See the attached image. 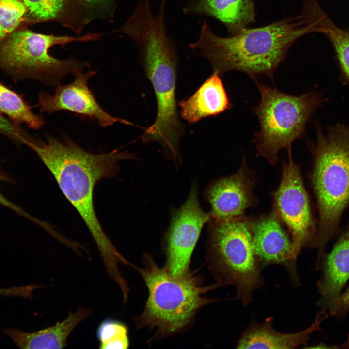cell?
I'll list each match as a JSON object with an SVG mask.
<instances>
[{"mask_svg": "<svg viewBox=\"0 0 349 349\" xmlns=\"http://www.w3.org/2000/svg\"><path fill=\"white\" fill-rule=\"evenodd\" d=\"M54 177L63 195L79 214L91 234L110 275L117 274L119 264L127 262L104 231L94 205V190L101 180L116 177L119 162L137 159L135 154L117 149L94 154L67 136L60 141L51 136L46 142L33 138L25 142Z\"/></svg>", "mask_w": 349, "mask_h": 349, "instance_id": "6da1fadb", "label": "cell"}, {"mask_svg": "<svg viewBox=\"0 0 349 349\" xmlns=\"http://www.w3.org/2000/svg\"><path fill=\"white\" fill-rule=\"evenodd\" d=\"M314 32L317 29L303 10L296 16L262 27L246 28L228 37L216 35L205 21L198 39L189 47L206 59L213 72L220 75L236 70L254 79L260 76L272 78L291 45Z\"/></svg>", "mask_w": 349, "mask_h": 349, "instance_id": "7a4b0ae2", "label": "cell"}, {"mask_svg": "<svg viewBox=\"0 0 349 349\" xmlns=\"http://www.w3.org/2000/svg\"><path fill=\"white\" fill-rule=\"evenodd\" d=\"M132 40L136 44L144 73L151 83L157 101L154 122L145 131V143H159L167 159L179 162V141L185 127L177 111L176 85L178 55L174 41L163 24L152 23L138 29Z\"/></svg>", "mask_w": 349, "mask_h": 349, "instance_id": "3957f363", "label": "cell"}, {"mask_svg": "<svg viewBox=\"0 0 349 349\" xmlns=\"http://www.w3.org/2000/svg\"><path fill=\"white\" fill-rule=\"evenodd\" d=\"M142 260V267L131 266L143 277L148 295L142 313L133 319L137 328L153 331L154 339L185 331L203 306L217 301L207 298L206 293L223 286L217 282L205 286L200 277L191 271L182 277L174 276L146 253Z\"/></svg>", "mask_w": 349, "mask_h": 349, "instance_id": "277c9868", "label": "cell"}, {"mask_svg": "<svg viewBox=\"0 0 349 349\" xmlns=\"http://www.w3.org/2000/svg\"><path fill=\"white\" fill-rule=\"evenodd\" d=\"M316 129V142L309 147L314 159L312 184L319 214L315 245L320 259L349 205V126L337 123L324 132L317 125Z\"/></svg>", "mask_w": 349, "mask_h": 349, "instance_id": "5b68a950", "label": "cell"}, {"mask_svg": "<svg viewBox=\"0 0 349 349\" xmlns=\"http://www.w3.org/2000/svg\"><path fill=\"white\" fill-rule=\"evenodd\" d=\"M206 259L209 268L223 286H233L244 306L264 285L262 269L253 241V220L243 215L229 220L208 221Z\"/></svg>", "mask_w": 349, "mask_h": 349, "instance_id": "8992f818", "label": "cell"}, {"mask_svg": "<svg viewBox=\"0 0 349 349\" xmlns=\"http://www.w3.org/2000/svg\"><path fill=\"white\" fill-rule=\"evenodd\" d=\"M100 37L95 33L78 36L45 34L20 28L0 41V69L15 83L33 79L56 86L67 74L73 75L90 64L72 58L57 59L49 54V49L55 45L86 43Z\"/></svg>", "mask_w": 349, "mask_h": 349, "instance_id": "52a82bcc", "label": "cell"}, {"mask_svg": "<svg viewBox=\"0 0 349 349\" xmlns=\"http://www.w3.org/2000/svg\"><path fill=\"white\" fill-rule=\"evenodd\" d=\"M256 84L261 99L253 111L260 129L253 142L258 154L274 165L279 151L291 148L293 142L304 135L307 122L325 101L315 90L294 96L257 81Z\"/></svg>", "mask_w": 349, "mask_h": 349, "instance_id": "ba28073f", "label": "cell"}, {"mask_svg": "<svg viewBox=\"0 0 349 349\" xmlns=\"http://www.w3.org/2000/svg\"><path fill=\"white\" fill-rule=\"evenodd\" d=\"M287 150L288 159L283 164L280 184L272 195L274 211L291 233L290 261L297 269L301 250L316 245L317 232L300 168L293 159L291 149Z\"/></svg>", "mask_w": 349, "mask_h": 349, "instance_id": "9c48e42d", "label": "cell"}, {"mask_svg": "<svg viewBox=\"0 0 349 349\" xmlns=\"http://www.w3.org/2000/svg\"><path fill=\"white\" fill-rule=\"evenodd\" d=\"M209 213L203 210L198 201L197 186L193 184L184 204L172 214L164 239L165 268L174 276L189 274L192 254Z\"/></svg>", "mask_w": 349, "mask_h": 349, "instance_id": "30bf717a", "label": "cell"}, {"mask_svg": "<svg viewBox=\"0 0 349 349\" xmlns=\"http://www.w3.org/2000/svg\"><path fill=\"white\" fill-rule=\"evenodd\" d=\"M82 71L73 74L75 78L70 83L56 86L53 95L40 92L37 104L40 112L51 114L59 111H67L95 119L103 127L112 126L116 122L132 125L126 120L111 116L101 107L87 84L88 79L96 75L97 71L89 69L83 73Z\"/></svg>", "mask_w": 349, "mask_h": 349, "instance_id": "8fae6325", "label": "cell"}, {"mask_svg": "<svg viewBox=\"0 0 349 349\" xmlns=\"http://www.w3.org/2000/svg\"><path fill=\"white\" fill-rule=\"evenodd\" d=\"M255 183V175L245 160L235 174L211 182L205 192L211 206L210 217L229 220L242 215L256 202L253 193Z\"/></svg>", "mask_w": 349, "mask_h": 349, "instance_id": "7c38bea8", "label": "cell"}, {"mask_svg": "<svg viewBox=\"0 0 349 349\" xmlns=\"http://www.w3.org/2000/svg\"><path fill=\"white\" fill-rule=\"evenodd\" d=\"M252 231L254 249L262 269L272 265L283 266L294 285L298 286L297 269L290 261L291 240L276 213L273 211L253 221Z\"/></svg>", "mask_w": 349, "mask_h": 349, "instance_id": "4fadbf2b", "label": "cell"}, {"mask_svg": "<svg viewBox=\"0 0 349 349\" xmlns=\"http://www.w3.org/2000/svg\"><path fill=\"white\" fill-rule=\"evenodd\" d=\"M327 314L319 313L314 322L307 329L293 333H283L273 327V318L268 317L258 323L254 319L242 332L237 342V349H294L306 346L311 333L319 330L320 324Z\"/></svg>", "mask_w": 349, "mask_h": 349, "instance_id": "5bb4252c", "label": "cell"}, {"mask_svg": "<svg viewBox=\"0 0 349 349\" xmlns=\"http://www.w3.org/2000/svg\"><path fill=\"white\" fill-rule=\"evenodd\" d=\"M183 11L186 15L214 18L225 25L231 35L255 20L253 0H189Z\"/></svg>", "mask_w": 349, "mask_h": 349, "instance_id": "9a60e30c", "label": "cell"}, {"mask_svg": "<svg viewBox=\"0 0 349 349\" xmlns=\"http://www.w3.org/2000/svg\"><path fill=\"white\" fill-rule=\"evenodd\" d=\"M178 105L181 117L190 123L217 116L232 107L220 75L216 72H213L191 96Z\"/></svg>", "mask_w": 349, "mask_h": 349, "instance_id": "2e32d148", "label": "cell"}, {"mask_svg": "<svg viewBox=\"0 0 349 349\" xmlns=\"http://www.w3.org/2000/svg\"><path fill=\"white\" fill-rule=\"evenodd\" d=\"M91 312L89 308H81L75 313L69 312L62 321L36 332L28 333L8 329L4 333L21 349H63L66 346L72 332Z\"/></svg>", "mask_w": 349, "mask_h": 349, "instance_id": "e0dca14e", "label": "cell"}, {"mask_svg": "<svg viewBox=\"0 0 349 349\" xmlns=\"http://www.w3.org/2000/svg\"><path fill=\"white\" fill-rule=\"evenodd\" d=\"M323 265V277L317 284L321 295L317 303L322 308H330L349 279V230L339 238Z\"/></svg>", "mask_w": 349, "mask_h": 349, "instance_id": "ac0fdd59", "label": "cell"}, {"mask_svg": "<svg viewBox=\"0 0 349 349\" xmlns=\"http://www.w3.org/2000/svg\"><path fill=\"white\" fill-rule=\"evenodd\" d=\"M27 10V25L57 22L80 36L87 25L77 0H22Z\"/></svg>", "mask_w": 349, "mask_h": 349, "instance_id": "d6986e66", "label": "cell"}, {"mask_svg": "<svg viewBox=\"0 0 349 349\" xmlns=\"http://www.w3.org/2000/svg\"><path fill=\"white\" fill-rule=\"evenodd\" d=\"M314 19L317 32L324 34L331 42L341 77L349 85V32L338 27L320 6L315 10Z\"/></svg>", "mask_w": 349, "mask_h": 349, "instance_id": "ffe728a7", "label": "cell"}, {"mask_svg": "<svg viewBox=\"0 0 349 349\" xmlns=\"http://www.w3.org/2000/svg\"><path fill=\"white\" fill-rule=\"evenodd\" d=\"M0 112L14 123L25 124L34 130L41 129L45 124L41 115L32 111L23 95L10 89L0 81Z\"/></svg>", "mask_w": 349, "mask_h": 349, "instance_id": "44dd1931", "label": "cell"}, {"mask_svg": "<svg viewBox=\"0 0 349 349\" xmlns=\"http://www.w3.org/2000/svg\"><path fill=\"white\" fill-rule=\"evenodd\" d=\"M27 10L22 0H0V41L27 26Z\"/></svg>", "mask_w": 349, "mask_h": 349, "instance_id": "7402d4cb", "label": "cell"}, {"mask_svg": "<svg viewBox=\"0 0 349 349\" xmlns=\"http://www.w3.org/2000/svg\"><path fill=\"white\" fill-rule=\"evenodd\" d=\"M96 335L100 349H126L129 345L127 326L116 320L102 321L97 328Z\"/></svg>", "mask_w": 349, "mask_h": 349, "instance_id": "603a6c76", "label": "cell"}, {"mask_svg": "<svg viewBox=\"0 0 349 349\" xmlns=\"http://www.w3.org/2000/svg\"><path fill=\"white\" fill-rule=\"evenodd\" d=\"M88 25L95 20L112 21L116 8L115 0H77Z\"/></svg>", "mask_w": 349, "mask_h": 349, "instance_id": "cb8c5ba5", "label": "cell"}, {"mask_svg": "<svg viewBox=\"0 0 349 349\" xmlns=\"http://www.w3.org/2000/svg\"><path fill=\"white\" fill-rule=\"evenodd\" d=\"M0 134L10 140L16 145H24L25 140L31 135L20 125L16 124L0 112Z\"/></svg>", "mask_w": 349, "mask_h": 349, "instance_id": "d4e9b609", "label": "cell"}, {"mask_svg": "<svg viewBox=\"0 0 349 349\" xmlns=\"http://www.w3.org/2000/svg\"><path fill=\"white\" fill-rule=\"evenodd\" d=\"M5 181L7 182L12 183L13 180L2 169L0 165V182ZM0 205L9 208L14 211L18 215L21 216L26 218L30 217V214L25 211L23 208L14 204L6 197L0 191Z\"/></svg>", "mask_w": 349, "mask_h": 349, "instance_id": "484cf974", "label": "cell"}, {"mask_svg": "<svg viewBox=\"0 0 349 349\" xmlns=\"http://www.w3.org/2000/svg\"><path fill=\"white\" fill-rule=\"evenodd\" d=\"M329 309L333 315H342L349 310V287L344 293L340 294Z\"/></svg>", "mask_w": 349, "mask_h": 349, "instance_id": "4316f807", "label": "cell"}, {"mask_svg": "<svg viewBox=\"0 0 349 349\" xmlns=\"http://www.w3.org/2000/svg\"><path fill=\"white\" fill-rule=\"evenodd\" d=\"M348 31L349 32V30H348Z\"/></svg>", "mask_w": 349, "mask_h": 349, "instance_id": "83f0119b", "label": "cell"}]
</instances>
